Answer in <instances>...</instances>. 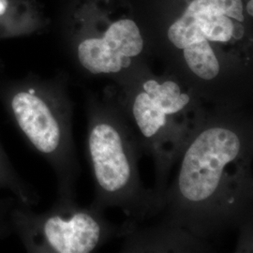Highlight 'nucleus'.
<instances>
[{"label": "nucleus", "instance_id": "9b49d317", "mask_svg": "<svg viewBox=\"0 0 253 253\" xmlns=\"http://www.w3.org/2000/svg\"><path fill=\"white\" fill-rule=\"evenodd\" d=\"M213 8L228 17L238 22L244 21L243 4L241 0H211Z\"/></svg>", "mask_w": 253, "mask_h": 253}, {"label": "nucleus", "instance_id": "4468645a", "mask_svg": "<svg viewBox=\"0 0 253 253\" xmlns=\"http://www.w3.org/2000/svg\"><path fill=\"white\" fill-rule=\"evenodd\" d=\"M247 10H248V12L251 14V15H253V0H250L249 2H248V5H247Z\"/></svg>", "mask_w": 253, "mask_h": 253}, {"label": "nucleus", "instance_id": "0eeeda50", "mask_svg": "<svg viewBox=\"0 0 253 253\" xmlns=\"http://www.w3.org/2000/svg\"><path fill=\"white\" fill-rule=\"evenodd\" d=\"M190 71L204 80H212L219 73V63L206 38H200L183 48Z\"/></svg>", "mask_w": 253, "mask_h": 253}, {"label": "nucleus", "instance_id": "f8f14e48", "mask_svg": "<svg viewBox=\"0 0 253 253\" xmlns=\"http://www.w3.org/2000/svg\"><path fill=\"white\" fill-rule=\"evenodd\" d=\"M243 35H244V27L240 24V22L237 21V23H233L232 38L239 40L243 37Z\"/></svg>", "mask_w": 253, "mask_h": 253}, {"label": "nucleus", "instance_id": "20e7f679", "mask_svg": "<svg viewBox=\"0 0 253 253\" xmlns=\"http://www.w3.org/2000/svg\"><path fill=\"white\" fill-rule=\"evenodd\" d=\"M11 106L19 126L38 150L54 152L60 141V128L45 102L29 92H20Z\"/></svg>", "mask_w": 253, "mask_h": 253}, {"label": "nucleus", "instance_id": "ddd939ff", "mask_svg": "<svg viewBox=\"0 0 253 253\" xmlns=\"http://www.w3.org/2000/svg\"><path fill=\"white\" fill-rule=\"evenodd\" d=\"M8 7V0H0V15H2Z\"/></svg>", "mask_w": 253, "mask_h": 253}, {"label": "nucleus", "instance_id": "9d476101", "mask_svg": "<svg viewBox=\"0 0 253 253\" xmlns=\"http://www.w3.org/2000/svg\"><path fill=\"white\" fill-rule=\"evenodd\" d=\"M144 89L162 102L167 116L179 113L190 102V96L182 93L180 86L174 82L167 81L160 84L149 80L144 84Z\"/></svg>", "mask_w": 253, "mask_h": 253}, {"label": "nucleus", "instance_id": "1a4fd4ad", "mask_svg": "<svg viewBox=\"0 0 253 253\" xmlns=\"http://www.w3.org/2000/svg\"><path fill=\"white\" fill-rule=\"evenodd\" d=\"M202 2L203 0H193L182 17L169 28L168 38L175 47L183 49L204 37L198 24V12Z\"/></svg>", "mask_w": 253, "mask_h": 253}, {"label": "nucleus", "instance_id": "6e6552de", "mask_svg": "<svg viewBox=\"0 0 253 253\" xmlns=\"http://www.w3.org/2000/svg\"><path fill=\"white\" fill-rule=\"evenodd\" d=\"M198 24L208 41L227 42L232 39L233 22L214 9L211 0H203L198 12Z\"/></svg>", "mask_w": 253, "mask_h": 253}, {"label": "nucleus", "instance_id": "423d86ee", "mask_svg": "<svg viewBox=\"0 0 253 253\" xmlns=\"http://www.w3.org/2000/svg\"><path fill=\"white\" fill-rule=\"evenodd\" d=\"M132 112L137 126L147 138L156 135L166 124L167 114L161 101L145 91L137 95Z\"/></svg>", "mask_w": 253, "mask_h": 253}, {"label": "nucleus", "instance_id": "7ed1b4c3", "mask_svg": "<svg viewBox=\"0 0 253 253\" xmlns=\"http://www.w3.org/2000/svg\"><path fill=\"white\" fill-rule=\"evenodd\" d=\"M89 150L100 187L110 192L124 189L131 171L117 128L107 123L94 126L89 136Z\"/></svg>", "mask_w": 253, "mask_h": 253}, {"label": "nucleus", "instance_id": "f257e3e1", "mask_svg": "<svg viewBox=\"0 0 253 253\" xmlns=\"http://www.w3.org/2000/svg\"><path fill=\"white\" fill-rule=\"evenodd\" d=\"M242 142L227 126L202 131L186 151L181 164L178 187L184 199L202 204L217 191L227 166L237 159Z\"/></svg>", "mask_w": 253, "mask_h": 253}, {"label": "nucleus", "instance_id": "39448f33", "mask_svg": "<svg viewBox=\"0 0 253 253\" xmlns=\"http://www.w3.org/2000/svg\"><path fill=\"white\" fill-rule=\"evenodd\" d=\"M44 234L57 253H88L100 241V228L88 214L77 213L69 220L60 217L49 218Z\"/></svg>", "mask_w": 253, "mask_h": 253}, {"label": "nucleus", "instance_id": "f03ea898", "mask_svg": "<svg viewBox=\"0 0 253 253\" xmlns=\"http://www.w3.org/2000/svg\"><path fill=\"white\" fill-rule=\"evenodd\" d=\"M144 41L131 20L111 25L102 39H87L78 47L82 65L94 74L118 73L130 65V58L140 54Z\"/></svg>", "mask_w": 253, "mask_h": 253}]
</instances>
